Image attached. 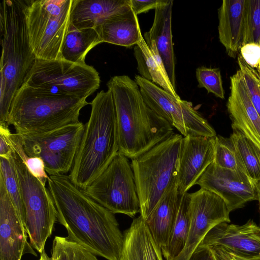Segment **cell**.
Returning <instances> with one entry per match:
<instances>
[{
  "label": "cell",
  "mask_w": 260,
  "mask_h": 260,
  "mask_svg": "<svg viewBox=\"0 0 260 260\" xmlns=\"http://www.w3.org/2000/svg\"><path fill=\"white\" fill-rule=\"evenodd\" d=\"M216 143L213 162L220 168L231 170H242L243 168L237 158L234 147L230 138L218 135Z\"/></svg>",
  "instance_id": "31"
},
{
  "label": "cell",
  "mask_w": 260,
  "mask_h": 260,
  "mask_svg": "<svg viewBox=\"0 0 260 260\" xmlns=\"http://www.w3.org/2000/svg\"><path fill=\"white\" fill-rule=\"evenodd\" d=\"M103 43L95 28L77 29L69 25L61 49V59L78 64H86L87 54Z\"/></svg>",
  "instance_id": "26"
},
{
  "label": "cell",
  "mask_w": 260,
  "mask_h": 260,
  "mask_svg": "<svg viewBox=\"0 0 260 260\" xmlns=\"http://www.w3.org/2000/svg\"><path fill=\"white\" fill-rule=\"evenodd\" d=\"M73 0H25L30 48L36 59H61Z\"/></svg>",
  "instance_id": "7"
},
{
  "label": "cell",
  "mask_w": 260,
  "mask_h": 260,
  "mask_svg": "<svg viewBox=\"0 0 260 260\" xmlns=\"http://www.w3.org/2000/svg\"><path fill=\"white\" fill-rule=\"evenodd\" d=\"M85 98L23 85L11 104L7 123L16 133L38 135L79 122Z\"/></svg>",
  "instance_id": "5"
},
{
  "label": "cell",
  "mask_w": 260,
  "mask_h": 260,
  "mask_svg": "<svg viewBox=\"0 0 260 260\" xmlns=\"http://www.w3.org/2000/svg\"><path fill=\"white\" fill-rule=\"evenodd\" d=\"M256 190L257 192V200L259 202V209H260V180L256 181H253Z\"/></svg>",
  "instance_id": "41"
},
{
  "label": "cell",
  "mask_w": 260,
  "mask_h": 260,
  "mask_svg": "<svg viewBox=\"0 0 260 260\" xmlns=\"http://www.w3.org/2000/svg\"><path fill=\"white\" fill-rule=\"evenodd\" d=\"M118 260H163L160 247L141 216L135 218L125 232Z\"/></svg>",
  "instance_id": "22"
},
{
  "label": "cell",
  "mask_w": 260,
  "mask_h": 260,
  "mask_svg": "<svg viewBox=\"0 0 260 260\" xmlns=\"http://www.w3.org/2000/svg\"><path fill=\"white\" fill-rule=\"evenodd\" d=\"M183 137L174 134L149 150L132 159L140 216L145 220L158 202L178 181Z\"/></svg>",
  "instance_id": "6"
},
{
  "label": "cell",
  "mask_w": 260,
  "mask_h": 260,
  "mask_svg": "<svg viewBox=\"0 0 260 260\" xmlns=\"http://www.w3.org/2000/svg\"><path fill=\"white\" fill-rule=\"evenodd\" d=\"M12 159L24 206V226L31 246L41 253L57 220L55 207L46 185L30 172L14 150Z\"/></svg>",
  "instance_id": "8"
},
{
  "label": "cell",
  "mask_w": 260,
  "mask_h": 260,
  "mask_svg": "<svg viewBox=\"0 0 260 260\" xmlns=\"http://www.w3.org/2000/svg\"><path fill=\"white\" fill-rule=\"evenodd\" d=\"M10 133L7 123H0V157L10 159L12 156L13 149L9 141Z\"/></svg>",
  "instance_id": "38"
},
{
  "label": "cell",
  "mask_w": 260,
  "mask_h": 260,
  "mask_svg": "<svg viewBox=\"0 0 260 260\" xmlns=\"http://www.w3.org/2000/svg\"><path fill=\"white\" fill-rule=\"evenodd\" d=\"M47 183L57 220L67 230L68 238L95 255L118 260L124 235L114 214L76 185L69 175H49Z\"/></svg>",
  "instance_id": "1"
},
{
  "label": "cell",
  "mask_w": 260,
  "mask_h": 260,
  "mask_svg": "<svg viewBox=\"0 0 260 260\" xmlns=\"http://www.w3.org/2000/svg\"><path fill=\"white\" fill-rule=\"evenodd\" d=\"M241 56L250 67L257 70L260 63V44L249 43L243 45L240 49Z\"/></svg>",
  "instance_id": "36"
},
{
  "label": "cell",
  "mask_w": 260,
  "mask_h": 260,
  "mask_svg": "<svg viewBox=\"0 0 260 260\" xmlns=\"http://www.w3.org/2000/svg\"><path fill=\"white\" fill-rule=\"evenodd\" d=\"M230 80L231 92L226 106L232 128L241 132L260 149V117L251 102L239 70Z\"/></svg>",
  "instance_id": "18"
},
{
  "label": "cell",
  "mask_w": 260,
  "mask_h": 260,
  "mask_svg": "<svg viewBox=\"0 0 260 260\" xmlns=\"http://www.w3.org/2000/svg\"><path fill=\"white\" fill-rule=\"evenodd\" d=\"M259 44H260V41H259ZM257 70V72L258 73V74H259V77H260V63H259V67H258V68Z\"/></svg>",
  "instance_id": "43"
},
{
  "label": "cell",
  "mask_w": 260,
  "mask_h": 260,
  "mask_svg": "<svg viewBox=\"0 0 260 260\" xmlns=\"http://www.w3.org/2000/svg\"><path fill=\"white\" fill-rule=\"evenodd\" d=\"M0 38V123H4L16 92L36 60L29 43L25 0L1 2Z\"/></svg>",
  "instance_id": "4"
},
{
  "label": "cell",
  "mask_w": 260,
  "mask_h": 260,
  "mask_svg": "<svg viewBox=\"0 0 260 260\" xmlns=\"http://www.w3.org/2000/svg\"><path fill=\"white\" fill-rule=\"evenodd\" d=\"M88 121L69 176L85 189L107 168L119 152L117 117L110 89L101 90L90 103Z\"/></svg>",
  "instance_id": "3"
},
{
  "label": "cell",
  "mask_w": 260,
  "mask_h": 260,
  "mask_svg": "<svg viewBox=\"0 0 260 260\" xmlns=\"http://www.w3.org/2000/svg\"><path fill=\"white\" fill-rule=\"evenodd\" d=\"M209 247L213 251L216 260H260V253L254 254L237 253L220 247Z\"/></svg>",
  "instance_id": "37"
},
{
  "label": "cell",
  "mask_w": 260,
  "mask_h": 260,
  "mask_svg": "<svg viewBox=\"0 0 260 260\" xmlns=\"http://www.w3.org/2000/svg\"><path fill=\"white\" fill-rule=\"evenodd\" d=\"M237 60L249 98L260 117V77L257 70L249 66L241 55Z\"/></svg>",
  "instance_id": "35"
},
{
  "label": "cell",
  "mask_w": 260,
  "mask_h": 260,
  "mask_svg": "<svg viewBox=\"0 0 260 260\" xmlns=\"http://www.w3.org/2000/svg\"><path fill=\"white\" fill-rule=\"evenodd\" d=\"M107 86L115 103L119 152L132 159L174 134L173 127L146 104L138 85L129 76H113Z\"/></svg>",
  "instance_id": "2"
},
{
  "label": "cell",
  "mask_w": 260,
  "mask_h": 260,
  "mask_svg": "<svg viewBox=\"0 0 260 260\" xmlns=\"http://www.w3.org/2000/svg\"><path fill=\"white\" fill-rule=\"evenodd\" d=\"M200 246L220 247L246 254L260 253V226L252 219L243 225L221 222L212 228Z\"/></svg>",
  "instance_id": "16"
},
{
  "label": "cell",
  "mask_w": 260,
  "mask_h": 260,
  "mask_svg": "<svg viewBox=\"0 0 260 260\" xmlns=\"http://www.w3.org/2000/svg\"><path fill=\"white\" fill-rule=\"evenodd\" d=\"M137 70L140 76L159 86L175 98H180L168 77L162 60L153 41H145L143 35L134 47Z\"/></svg>",
  "instance_id": "24"
},
{
  "label": "cell",
  "mask_w": 260,
  "mask_h": 260,
  "mask_svg": "<svg viewBox=\"0 0 260 260\" xmlns=\"http://www.w3.org/2000/svg\"><path fill=\"white\" fill-rule=\"evenodd\" d=\"M260 41V0H246L242 46Z\"/></svg>",
  "instance_id": "32"
},
{
  "label": "cell",
  "mask_w": 260,
  "mask_h": 260,
  "mask_svg": "<svg viewBox=\"0 0 260 260\" xmlns=\"http://www.w3.org/2000/svg\"><path fill=\"white\" fill-rule=\"evenodd\" d=\"M94 28L103 42L126 47L136 45L142 36L137 15L131 7Z\"/></svg>",
  "instance_id": "23"
},
{
  "label": "cell",
  "mask_w": 260,
  "mask_h": 260,
  "mask_svg": "<svg viewBox=\"0 0 260 260\" xmlns=\"http://www.w3.org/2000/svg\"><path fill=\"white\" fill-rule=\"evenodd\" d=\"M85 191L114 214L122 213L133 217L140 212L131 164L128 158L120 152Z\"/></svg>",
  "instance_id": "10"
},
{
  "label": "cell",
  "mask_w": 260,
  "mask_h": 260,
  "mask_svg": "<svg viewBox=\"0 0 260 260\" xmlns=\"http://www.w3.org/2000/svg\"><path fill=\"white\" fill-rule=\"evenodd\" d=\"M84 129L79 121L44 134H18L27 155L41 158L47 173L54 175L71 171Z\"/></svg>",
  "instance_id": "11"
},
{
  "label": "cell",
  "mask_w": 260,
  "mask_h": 260,
  "mask_svg": "<svg viewBox=\"0 0 260 260\" xmlns=\"http://www.w3.org/2000/svg\"><path fill=\"white\" fill-rule=\"evenodd\" d=\"M207 136L184 137L182 139L178 174L180 193L187 191L213 162L216 139Z\"/></svg>",
  "instance_id": "15"
},
{
  "label": "cell",
  "mask_w": 260,
  "mask_h": 260,
  "mask_svg": "<svg viewBox=\"0 0 260 260\" xmlns=\"http://www.w3.org/2000/svg\"><path fill=\"white\" fill-rule=\"evenodd\" d=\"M190 226L185 247L173 260H189L207 234L221 222H230L225 201L216 193L205 188L189 193Z\"/></svg>",
  "instance_id": "13"
},
{
  "label": "cell",
  "mask_w": 260,
  "mask_h": 260,
  "mask_svg": "<svg viewBox=\"0 0 260 260\" xmlns=\"http://www.w3.org/2000/svg\"><path fill=\"white\" fill-rule=\"evenodd\" d=\"M134 80L148 107L184 137L217 136L214 128L191 102L174 97L140 75H136Z\"/></svg>",
  "instance_id": "12"
},
{
  "label": "cell",
  "mask_w": 260,
  "mask_h": 260,
  "mask_svg": "<svg viewBox=\"0 0 260 260\" xmlns=\"http://www.w3.org/2000/svg\"><path fill=\"white\" fill-rule=\"evenodd\" d=\"M173 0H168L155 9L154 20L148 31L144 33L145 41L154 42L168 77L176 88L175 59L172 33Z\"/></svg>",
  "instance_id": "20"
},
{
  "label": "cell",
  "mask_w": 260,
  "mask_h": 260,
  "mask_svg": "<svg viewBox=\"0 0 260 260\" xmlns=\"http://www.w3.org/2000/svg\"><path fill=\"white\" fill-rule=\"evenodd\" d=\"M246 6V0H223L218 10L219 41L233 58L242 46Z\"/></svg>",
  "instance_id": "19"
},
{
  "label": "cell",
  "mask_w": 260,
  "mask_h": 260,
  "mask_svg": "<svg viewBox=\"0 0 260 260\" xmlns=\"http://www.w3.org/2000/svg\"><path fill=\"white\" fill-rule=\"evenodd\" d=\"M52 260H99L96 255L68 237L55 236L51 249Z\"/></svg>",
  "instance_id": "30"
},
{
  "label": "cell",
  "mask_w": 260,
  "mask_h": 260,
  "mask_svg": "<svg viewBox=\"0 0 260 260\" xmlns=\"http://www.w3.org/2000/svg\"><path fill=\"white\" fill-rule=\"evenodd\" d=\"M189 260H216V258L209 246L199 245Z\"/></svg>",
  "instance_id": "40"
},
{
  "label": "cell",
  "mask_w": 260,
  "mask_h": 260,
  "mask_svg": "<svg viewBox=\"0 0 260 260\" xmlns=\"http://www.w3.org/2000/svg\"><path fill=\"white\" fill-rule=\"evenodd\" d=\"M232 128L230 138L240 165L252 181L260 180V149L241 132Z\"/></svg>",
  "instance_id": "28"
},
{
  "label": "cell",
  "mask_w": 260,
  "mask_h": 260,
  "mask_svg": "<svg viewBox=\"0 0 260 260\" xmlns=\"http://www.w3.org/2000/svg\"><path fill=\"white\" fill-rule=\"evenodd\" d=\"M39 260H52V258L47 255L44 249L40 253V257Z\"/></svg>",
  "instance_id": "42"
},
{
  "label": "cell",
  "mask_w": 260,
  "mask_h": 260,
  "mask_svg": "<svg viewBox=\"0 0 260 260\" xmlns=\"http://www.w3.org/2000/svg\"><path fill=\"white\" fill-rule=\"evenodd\" d=\"M0 177L23 225L24 210L19 182L12 159L0 157Z\"/></svg>",
  "instance_id": "29"
},
{
  "label": "cell",
  "mask_w": 260,
  "mask_h": 260,
  "mask_svg": "<svg viewBox=\"0 0 260 260\" xmlns=\"http://www.w3.org/2000/svg\"><path fill=\"white\" fill-rule=\"evenodd\" d=\"M131 7L129 0H73L70 24L77 29L94 28Z\"/></svg>",
  "instance_id": "21"
},
{
  "label": "cell",
  "mask_w": 260,
  "mask_h": 260,
  "mask_svg": "<svg viewBox=\"0 0 260 260\" xmlns=\"http://www.w3.org/2000/svg\"><path fill=\"white\" fill-rule=\"evenodd\" d=\"M179 197L177 181L160 199L145 220L160 248L166 244L174 223Z\"/></svg>",
  "instance_id": "25"
},
{
  "label": "cell",
  "mask_w": 260,
  "mask_h": 260,
  "mask_svg": "<svg viewBox=\"0 0 260 260\" xmlns=\"http://www.w3.org/2000/svg\"><path fill=\"white\" fill-rule=\"evenodd\" d=\"M196 76L198 87L205 88L208 93H212L217 98L224 99L225 92L219 68L201 66L196 69Z\"/></svg>",
  "instance_id": "34"
},
{
  "label": "cell",
  "mask_w": 260,
  "mask_h": 260,
  "mask_svg": "<svg viewBox=\"0 0 260 260\" xmlns=\"http://www.w3.org/2000/svg\"><path fill=\"white\" fill-rule=\"evenodd\" d=\"M9 141L11 147L22 158L30 172L46 185L49 176L45 170L42 159L39 157L27 155L18 134L11 133L9 135Z\"/></svg>",
  "instance_id": "33"
},
{
  "label": "cell",
  "mask_w": 260,
  "mask_h": 260,
  "mask_svg": "<svg viewBox=\"0 0 260 260\" xmlns=\"http://www.w3.org/2000/svg\"><path fill=\"white\" fill-rule=\"evenodd\" d=\"M100 82L99 73L86 63L36 59L23 85L87 99L99 88Z\"/></svg>",
  "instance_id": "9"
},
{
  "label": "cell",
  "mask_w": 260,
  "mask_h": 260,
  "mask_svg": "<svg viewBox=\"0 0 260 260\" xmlns=\"http://www.w3.org/2000/svg\"><path fill=\"white\" fill-rule=\"evenodd\" d=\"M168 0H129L131 7L136 15L146 13L166 3Z\"/></svg>",
  "instance_id": "39"
},
{
  "label": "cell",
  "mask_w": 260,
  "mask_h": 260,
  "mask_svg": "<svg viewBox=\"0 0 260 260\" xmlns=\"http://www.w3.org/2000/svg\"><path fill=\"white\" fill-rule=\"evenodd\" d=\"M189 193H180L176 217L166 244L161 248L166 260H173L183 250L188 237L190 216Z\"/></svg>",
  "instance_id": "27"
},
{
  "label": "cell",
  "mask_w": 260,
  "mask_h": 260,
  "mask_svg": "<svg viewBox=\"0 0 260 260\" xmlns=\"http://www.w3.org/2000/svg\"><path fill=\"white\" fill-rule=\"evenodd\" d=\"M27 233L0 177V260H21Z\"/></svg>",
  "instance_id": "17"
},
{
  "label": "cell",
  "mask_w": 260,
  "mask_h": 260,
  "mask_svg": "<svg viewBox=\"0 0 260 260\" xmlns=\"http://www.w3.org/2000/svg\"><path fill=\"white\" fill-rule=\"evenodd\" d=\"M196 184L221 197L231 212L241 208L249 201L257 200L254 182L243 171L225 169L213 162Z\"/></svg>",
  "instance_id": "14"
}]
</instances>
